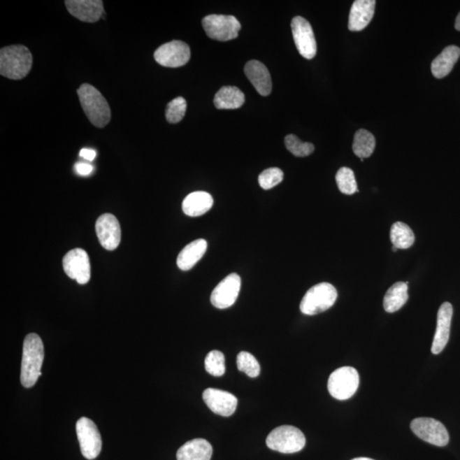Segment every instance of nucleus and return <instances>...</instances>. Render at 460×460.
Masks as SVG:
<instances>
[{
  "label": "nucleus",
  "mask_w": 460,
  "mask_h": 460,
  "mask_svg": "<svg viewBox=\"0 0 460 460\" xmlns=\"http://www.w3.org/2000/svg\"><path fill=\"white\" fill-rule=\"evenodd\" d=\"M337 298L338 292L332 284L319 283L306 292L300 303V310L307 315L322 313L333 306Z\"/></svg>",
  "instance_id": "4"
},
{
  "label": "nucleus",
  "mask_w": 460,
  "mask_h": 460,
  "mask_svg": "<svg viewBox=\"0 0 460 460\" xmlns=\"http://www.w3.org/2000/svg\"><path fill=\"white\" fill-rule=\"evenodd\" d=\"M411 430L419 438L438 447H445L450 442V434L438 420L431 418L413 419Z\"/></svg>",
  "instance_id": "9"
},
{
  "label": "nucleus",
  "mask_w": 460,
  "mask_h": 460,
  "mask_svg": "<svg viewBox=\"0 0 460 460\" xmlns=\"http://www.w3.org/2000/svg\"><path fill=\"white\" fill-rule=\"evenodd\" d=\"M285 144H286L287 149L291 153L297 157H306L315 150L313 144L310 143H303L300 140L298 136L294 134H290L285 138Z\"/></svg>",
  "instance_id": "31"
},
{
  "label": "nucleus",
  "mask_w": 460,
  "mask_h": 460,
  "mask_svg": "<svg viewBox=\"0 0 460 460\" xmlns=\"http://www.w3.org/2000/svg\"><path fill=\"white\" fill-rule=\"evenodd\" d=\"M352 460H374V459H369V458H356V459H354Z\"/></svg>",
  "instance_id": "37"
},
{
  "label": "nucleus",
  "mask_w": 460,
  "mask_h": 460,
  "mask_svg": "<svg viewBox=\"0 0 460 460\" xmlns=\"http://www.w3.org/2000/svg\"><path fill=\"white\" fill-rule=\"evenodd\" d=\"M96 232L99 243L106 250L114 251L122 240V229L118 220L112 214H103L96 223Z\"/></svg>",
  "instance_id": "14"
},
{
  "label": "nucleus",
  "mask_w": 460,
  "mask_h": 460,
  "mask_svg": "<svg viewBox=\"0 0 460 460\" xmlns=\"http://www.w3.org/2000/svg\"><path fill=\"white\" fill-rule=\"evenodd\" d=\"M375 138L371 132L361 129L354 136L353 151L357 157L361 159L368 158L375 150Z\"/></svg>",
  "instance_id": "26"
},
{
  "label": "nucleus",
  "mask_w": 460,
  "mask_h": 460,
  "mask_svg": "<svg viewBox=\"0 0 460 460\" xmlns=\"http://www.w3.org/2000/svg\"><path fill=\"white\" fill-rule=\"evenodd\" d=\"M391 240L393 247L397 249H408L415 243V236L408 225L396 222L391 229Z\"/></svg>",
  "instance_id": "27"
},
{
  "label": "nucleus",
  "mask_w": 460,
  "mask_h": 460,
  "mask_svg": "<svg viewBox=\"0 0 460 460\" xmlns=\"http://www.w3.org/2000/svg\"><path fill=\"white\" fill-rule=\"evenodd\" d=\"M203 400L216 415L229 417L236 412L238 400L233 394L222 389L208 388L203 392Z\"/></svg>",
  "instance_id": "15"
},
{
  "label": "nucleus",
  "mask_w": 460,
  "mask_h": 460,
  "mask_svg": "<svg viewBox=\"0 0 460 460\" xmlns=\"http://www.w3.org/2000/svg\"><path fill=\"white\" fill-rule=\"evenodd\" d=\"M187 110V102L183 97L179 96L171 101L167 104L166 117L167 122L171 124L180 122L185 115Z\"/></svg>",
  "instance_id": "32"
},
{
  "label": "nucleus",
  "mask_w": 460,
  "mask_h": 460,
  "mask_svg": "<svg viewBox=\"0 0 460 460\" xmlns=\"http://www.w3.org/2000/svg\"><path fill=\"white\" fill-rule=\"evenodd\" d=\"M266 444L271 450L282 454H295L305 447L306 439L299 429L291 426H282L274 429L266 439Z\"/></svg>",
  "instance_id": "5"
},
{
  "label": "nucleus",
  "mask_w": 460,
  "mask_h": 460,
  "mask_svg": "<svg viewBox=\"0 0 460 460\" xmlns=\"http://www.w3.org/2000/svg\"><path fill=\"white\" fill-rule=\"evenodd\" d=\"M206 372L210 375L220 377L225 373V358L218 350H213L208 354L205 360Z\"/></svg>",
  "instance_id": "30"
},
{
  "label": "nucleus",
  "mask_w": 460,
  "mask_h": 460,
  "mask_svg": "<svg viewBox=\"0 0 460 460\" xmlns=\"http://www.w3.org/2000/svg\"><path fill=\"white\" fill-rule=\"evenodd\" d=\"M336 182L338 189L343 194L350 196L359 191L354 171L348 167H342L338 171Z\"/></svg>",
  "instance_id": "28"
},
{
  "label": "nucleus",
  "mask_w": 460,
  "mask_h": 460,
  "mask_svg": "<svg viewBox=\"0 0 460 460\" xmlns=\"http://www.w3.org/2000/svg\"><path fill=\"white\" fill-rule=\"evenodd\" d=\"M206 34L213 40L229 41L238 37L241 25L233 15H210L202 20Z\"/></svg>",
  "instance_id": "7"
},
{
  "label": "nucleus",
  "mask_w": 460,
  "mask_h": 460,
  "mask_svg": "<svg viewBox=\"0 0 460 460\" xmlns=\"http://www.w3.org/2000/svg\"><path fill=\"white\" fill-rule=\"evenodd\" d=\"M360 384L357 369L343 366L331 374L327 383L330 395L339 401L348 400L356 394Z\"/></svg>",
  "instance_id": "6"
},
{
  "label": "nucleus",
  "mask_w": 460,
  "mask_h": 460,
  "mask_svg": "<svg viewBox=\"0 0 460 460\" xmlns=\"http://www.w3.org/2000/svg\"><path fill=\"white\" fill-rule=\"evenodd\" d=\"M283 178L284 173L282 170L278 167H271V168L264 170L259 175V182L261 188L268 190L278 186L282 182Z\"/></svg>",
  "instance_id": "33"
},
{
  "label": "nucleus",
  "mask_w": 460,
  "mask_h": 460,
  "mask_svg": "<svg viewBox=\"0 0 460 460\" xmlns=\"http://www.w3.org/2000/svg\"><path fill=\"white\" fill-rule=\"evenodd\" d=\"M64 270L69 278L79 284H87L91 279V263L87 252L76 248L69 251L62 260Z\"/></svg>",
  "instance_id": "12"
},
{
  "label": "nucleus",
  "mask_w": 460,
  "mask_h": 460,
  "mask_svg": "<svg viewBox=\"0 0 460 460\" xmlns=\"http://www.w3.org/2000/svg\"><path fill=\"white\" fill-rule=\"evenodd\" d=\"M375 0H357L350 9L348 27L352 32L364 30L375 13Z\"/></svg>",
  "instance_id": "18"
},
{
  "label": "nucleus",
  "mask_w": 460,
  "mask_h": 460,
  "mask_svg": "<svg viewBox=\"0 0 460 460\" xmlns=\"http://www.w3.org/2000/svg\"><path fill=\"white\" fill-rule=\"evenodd\" d=\"M453 306L450 303H444L440 306L438 313V325L432 343L431 352L438 354L445 348L450 340L452 317H453Z\"/></svg>",
  "instance_id": "17"
},
{
  "label": "nucleus",
  "mask_w": 460,
  "mask_h": 460,
  "mask_svg": "<svg viewBox=\"0 0 460 460\" xmlns=\"http://www.w3.org/2000/svg\"><path fill=\"white\" fill-rule=\"evenodd\" d=\"M455 29L460 31V13H459L457 18H456Z\"/></svg>",
  "instance_id": "36"
},
{
  "label": "nucleus",
  "mask_w": 460,
  "mask_h": 460,
  "mask_svg": "<svg viewBox=\"0 0 460 460\" xmlns=\"http://www.w3.org/2000/svg\"><path fill=\"white\" fill-rule=\"evenodd\" d=\"M241 280L239 275L233 273L217 285L210 295V302L217 309L224 310L231 307L239 296Z\"/></svg>",
  "instance_id": "13"
},
{
  "label": "nucleus",
  "mask_w": 460,
  "mask_h": 460,
  "mask_svg": "<svg viewBox=\"0 0 460 460\" xmlns=\"http://www.w3.org/2000/svg\"><path fill=\"white\" fill-rule=\"evenodd\" d=\"M76 432L82 455L89 460L95 459L102 450V438L92 420L82 417L77 421Z\"/></svg>",
  "instance_id": "8"
},
{
  "label": "nucleus",
  "mask_w": 460,
  "mask_h": 460,
  "mask_svg": "<svg viewBox=\"0 0 460 460\" xmlns=\"http://www.w3.org/2000/svg\"><path fill=\"white\" fill-rule=\"evenodd\" d=\"M237 368L250 378H257L260 374V365L251 353L243 352L238 354Z\"/></svg>",
  "instance_id": "29"
},
{
  "label": "nucleus",
  "mask_w": 460,
  "mask_h": 460,
  "mask_svg": "<svg viewBox=\"0 0 460 460\" xmlns=\"http://www.w3.org/2000/svg\"><path fill=\"white\" fill-rule=\"evenodd\" d=\"M75 169L76 173L81 176H88L92 173L93 166L87 163L79 162L76 164Z\"/></svg>",
  "instance_id": "34"
},
{
  "label": "nucleus",
  "mask_w": 460,
  "mask_h": 460,
  "mask_svg": "<svg viewBox=\"0 0 460 460\" xmlns=\"http://www.w3.org/2000/svg\"><path fill=\"white\" fill-rule=\"evenodd\" d=\"M213 206V199L204 191L191 193L182 202L183 213L189 217H200L208 213Z\"/></svg>",
  "instance_id": "22"
},
{
  "label": "nucleus",
  "mask_w": 460,
  "mask_h": 460,
  "mask_svg": "<svg viewBox=\"0 0 460 460\" xmlns=\"http://www.w3.org/2000/svg\"><path fill=\"white\" fill-rule=\"evenodd\" d=\"M44 357V345L41 337L36 333L27 335L23 343L21 368V383L25 388L33 387L42 375Z\"/></svg>",
  "instance_id": "1"
},
{
  "label": "nucleus",
  "mask_w": 460,
  "mask_h": 460,
  "mask_svg": "<svg viewBox=\"0 0 460 460\" xmlns=\"http://www.w3.org/2000/svg\"><path fill=\"white\" fill-rule=\"evenodd\" d=\"M77 93L82 108L93 126L106 127L111 120V110L102 93L89 84L82 85Z\"/></svg>",
  "instance_id": "3"
},
{
  "label": "nucleus",
  "mask_w": 460,
  "mask_h": 460,
  "mask_svg": "<svg viewBox=\"0 0 460 460\" xmlns=\"http://www.w3.org/2000/svg\"><path fill=\"white\" fill-rule=\"evenodd\" d=\"M213 456V447L208 440L197 438L189 440L179 448L178 460H210Z\"/></svg>",
  "instance_id": "20"
},
{
  "label": "nucleus",
  "mask_w": 460,
  "mask_h": 460,
  "mask_svg": "<svg viewBox=\"0 0 460 460\" xmlns=\"http://www.w3.org/2000/svg\"><path fill=\"white\" fill-rule=\"evenodd\" d=\"M460 57V49L458 46L450 45L444 49L436 57L431 64L432 75L436 79H443V78L450 75L452 70H453L456 62L459 60Z\"/></svg>",
  "instance_id": "21"
},
{
  "label": "nucleus",
  "mask_w": 460,
  "mask_h": 460,
  "mask_svg": "<svg viewBox=\"0 0 460 460\" xmlns=\"http://www.w3.org/2000/svg\"><path fill=\"white\" fill-rule=\"evenodd\" d=\"M245 103V95L236 87H224L214 97V104L218 109H236Z\"/></svg>",
  "instance_id": "25"
},
{
  "label": "nucleus",
  "mask_w": 460,
  "mask_h": 460,
  "mask_svg": "<svg viewBox=\"0 0 460 460\" xmlns=\"http://www.w3.org/2000/svg\"><path fill=\"white\" fill-rule=\"evenodd\" d=\"M291 26L296 48L300 55L306 59L314 58L317 52V45L310 23L302 17H295Z\"/></svg>",
  "instance_id": "10"
},
{
  "label": "nucleus",
  "mask_w": 460,
  "mask_h": 460,
  "mask_svg": "<svg viewBox=\"0 0 460 460\" xmlns=\"http://www.w3.org/2000/svg\"><path fill=\"white\" fill-rule=\"evenodd\" d=\"M80 157L87 159V161H92L96 158V151L89 149H82L80 152Z\"/></svg>",
  "instance_id": "35"
},
{
  "label": "nucleus",
  "mask_w": 460,
  "mask_h": 460,
  "mask_svg": "<svg viewBox=\"0 0 460 460\" xmlns=\"http://www.w3.org/2000/svg\"><path fill=\"white\" fill-rule=\"evenodd\" d=\"M206 249L208 243L204 239L194 240L187 245L178 257V268L183 271L191 270L204 256Z\"/></svg>",
  "instance_id": "23"
},
{
  "label": "nucleus",
  "mask_w": 460,
  "mask_h": 460,
  "mask_svg": "<svg viewBox=\"0 0 460 460\" xmlns=\"http://www.w3.org/2000/svg\"><path fill=\"white\" fill-rule=\"evenodd\" d=\"M392 250H393L394 252H396L397 250H398V249H397V248L395 247H392Z\"/></svg>",
  "instance_id": "38"
},
{
  "label": "nucleus",
  "mask_w": 460,
  "mask_h": 460,
  "mask_svg": "<svg viewBox=\"0 0 460 460\" xmlns=\"http://www.w3.org/2000/svg\"><path fill=\"white\" fill-rule=\"evenodd\" d=\"M245 73L260 95L266 96L272 91V81L266 66L257 60L248 62L245 66Z\"/></svg>",
  "instance_id": "19"
},
{
  "label": "nucleus",
  "mask_w": 460,
  "mask_h": 460,
  "mask_svg": "<svg viewBox=\"0 0 460 460\" xmlns=\"http://www.w3.org/2000/svg\"><path fill=\"white\" fill-rule=\"evenodd\" d=\"M69 13L85 22H96L104 14L103 2L101 0H67Z\"/></svg>",
  "instance_id": "16"
},
{
  "label": "nucleus",
  "mask_w": 460,
  "mask_h": 460,
  "mask_svg": "<svg viewBox=\"0 0 460 460\" xmlns=\"http://www.w3.org/2000/svg\"><path fill=\"white\" fill-rule=\"evenodd\" d=\"M190 55L189 46L185 42L173 41L156 50L154 57L163 67L179 68L188 64Z\"/></svg>",
  "instance_id": "11"
},
{
  "label": "nucleus",
  "mask_w": 460,
  "mask_h": 460,
  "mask_svg": "<svg viewBox=\"0 0 460 460\" xmlns=\"http://www.w3.org/2000/svg\"><path fill=\"white\" fill-rule=\"evenodd\" d=\"M32 65V53L24 45L6 46L0 50V75L8 79H24Z\"/></svg>",
  "instance_id": "2"
},
{
  "label": "nucleus",
  "mask_w": 460,
  "mask_h": 460,
  "mask_svg": "<svg viewBox=\"0 0 460 460\" xmlns=\"http://www.w3.org/2000/svg\"><path fill=\"white\" fill-rule=\"evenodd\" d=\"M408 282H396L389 288L384 299V308L388 313H395L408 299Z\"/></svg>",
  "instance_id": "24"
}]
</instances>
